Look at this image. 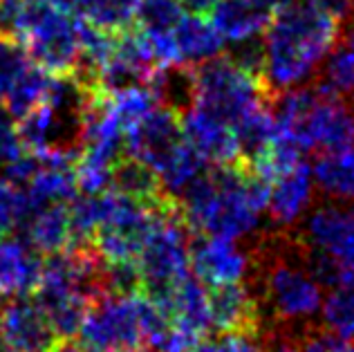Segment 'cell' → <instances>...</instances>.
<instances>
[{
  "label": "cell",
  "instance_id": "21",
  "mask_svg": "<svg viewBox=\"0 0 354 352\" xmlns=\"http://www.w3.org/2000/svg\"><path fill=\"white\" fill-rule=\"evenodd\" d=\"M110 189L126 193L130 198L142 200L146 205H162L166 198H171L162 187L160 175H157L148 164H144L142 160L130 157L126 153L121 155L113 166Z\"/></svg>",
  "mask_w": 354,
  "mask_h": 352
},
{
  "label": "cell",
  "instance_id": "34",
  "mask_svg": "<svg viewBox=\"0 0 354 352\" xmlns=\"http://www.w3.org/2000/svg\"><path fill=\"white\" fill-rule=\"evenodd\" d=\"M225 341L227 352H265L249 332H231V335H225Z\"/></svg>",
  "mask_w": 354,
  "mask_h": 352
},
{
  "label": "cell",
  "instance_id": "26",
  "mask_svg": "<svg viewBox=\"0 0 354 352\" xmlns=\"http://www.w3.org/2000/svg\"><path fill=\"white\" fill-rule=\"evenodd\" d=\"M184 14L180 0H139L135 25L148 36H173Z\"/></svg>",
  "mask_w": 354,
  "mask_h": 352
},
{
  "label": "cell",
  "instance_id": "35",
  "mask_svg": "<svg viewBox=\"0 0 354 352\" xmlns=\"http://www.w3.org/2000/svg\"><path fill=\"white\" fill-rule=\"evenodd\" d=\"M189 352H227V341L213 339V337H202L195 341Z\"/></svg>",
  "mask_w": 354,
  "mask_h": 352
},
{
  "label": "cell",
  "instance_id": "7",
  "mask_svg": "<svg viewBox=\"0 0 354 352\" xmlns=\"http://www.w3.org/2000/svg\"><path fill=\"white\" fill-rule=\"evenodd\" d=\"M184 142L182 115L169 106L157 104L133 131L124 135V153L160 173Z\"/></svg>",
  "mask_w": 354,
  "mask_h": 352
},
{
  "label": "cell",
  "instance_id": "23",
  "mask_svg": "<svg viewBox=\"0 0 354 352\" xmlns=\"http://www.w3.org/2000/svg\"><path fill=\"white\" fill-rule=\"evenodd\" d=\"M50 83H52V74L48 70L41 68L39 63H34V61L27 63L3 99L5 110L14 117V122H18V119L30 113L34 106H39L41 101H45Z\"/></svg>",
  "mask_w": 354,
  "mask_h": 352
},
{
  "label": "cell",
  "instance_id": "27",
  "mask_svg": "<svg viewBox=\"0 0 354 352\" xmlns=\"http://www.w3.org/2000/svg\"><path fill=\"white\" fill-rule=\"evenodd\" d=\"M110 104H113V110L121 124V131L126 135L157 106V99L153 95V90L148 88V83H137V86H128L110 92Z\"/></svg>",
  "mask_w": 354,
  "mask_h": 352
},
{
  "label": "cell",
  "instance_id": "5",
  "mask_svg": "<svg viewBox=\"0 0 354 352\" xmlns=\"http://www.w3.org/2000/svg\"><path fill=\"white\" fill-rule=\"evenodd\" d=\"M144 292H106L88 308L79 341L99 352H148L142 326Z\"/></svg>",
  "mask_w": 354,
  "mask_h": 352
},
{
  "label": "cell",
  "instance_id": "1",
  "mask_svg": "<svg viewBox=\"0 0 354 352\" xmlns=\"http://www.w3.org/2000/svg\"><path fill=\"white\" fill-rule=\"evenodd\" d=\"M341 32L343 23L316 0H281L263 36V79L272 97L310 79Z\"/></svg>",
  "mask_w": 354,
  "mask_h": 352
},
{
  "label": "cell",
  "instance_id": "37",
  "mask_svg": "<svg viewBox=\"0 0 354 352\" xmlns=\"http://www.w3.org/2000/svg\"><path fill=\"white\" fill-rule=\"evenodd\" d=\"M54 352H99V350L86 346L83 341L68 339V341H61V344L57 346V350H54Z\"/></svg>",
  "mask_w": 354,
  "mask_h": 352
},
{
  "label": "cell",
  "instance_id": "28",
  "mask_svg": "<svg viewBox=\"0 0 354 352\" xmlns=\"http://www.w3.org/2000/svg\"><path fill=\"white\" fill-rule=\"evenodd\" d=\"M139 0H86L79 18L92 23L99 30L121 32L135 23Z\"/></svg>",
  "mask_w": 354,
  "mask_h": 352
},
{
  "label": "cell",
  "instance_id": "36",
  "mask_svg": "<svg viewBox=\"0 0 354 352\" xmlns=\"http://www.w3.org/2000/svg\"><path fill=\"white\" fill-rule=\"evenodd\" d=\"M184 9L189 14H200V16H211L213 7H216L218 0H180Z\"/></svg>",
  "mask_w": 354,
  "mask_h": 352
},
{
  "label": "cell",
  "instance_id": "13",
  "mask_svg": "<svg viewBox=\"0 0 354 352\" xmlns=\"http://www.w3.org/2000/svg\"><path fill=\"white\" fill-rule=\"evenodd\" d=\"M319 90V88H316ZM321 92V90H319ZM312 153L346 151L354 146V104L321 92L310 115Z\"/></svg>",
  "mask_w": 354,
  "mask_h": 352
},
{
  "label": "cell",
  "instance_id": "25",
  "mask_svg": "<svg viewBox=\"0 0 354 352\" xmlns=\"http://www.w3.org/2000/svg\"><path fill=\"white\" fill-rule=\"evenodd\" d=\"M321 321L328 332L354 341V279L332 287L321 305Z\"/></svg>",
  "mask_w": 354,
  "mask_h": 352
},
{
  "label": "cell",
  "instance_id": "12",
  "mask_svg": "<svg viewBox=\"0 0 354 352\" xmlns=\"http://www.w3.org/2000/svg\"><path fill=\"white\" fill-rule=\"evenodd\" d=\"M43 263L27 240L0 236V299L32 296L41 283Z\"/></svg>",
  "mask_w": 354,
  "mask_h": 352
},
{
  "label": "cell",
  "instance_id": "2",
  "mask_svg": "<svg viewBox=\"0 0 354 352\" xmlns=\"http://www.w3.org/2000/svg\"><path fill=\"white\" fill-rule=\"evenodd\" d=\"M191 229L182 216L177 198L169 200L157 213L146 243L135 258L142 292L160 305L184 276L191 274Z\"/></svg>",
  "mask_w": 354,
  "mask_h": 352
},
{
  "label": "cell",
  "instance_id": "11",
  "mask_svg": "<svg viewBox=\"0 0 354 352\" xmlns=\"http://www.w3.org/2000/svg\"><path fill=\"white\" fill-rule=\"evenodd\" d=\"M184 137L195 151L207 162L213 164H231L240 160V144L236 128L213 117L200 106H191L182 115Z\"/></svg>",
  "mask_w": 354,
  "mask_h": 352
},
{
  "label": "cell",
  "instance_id": "24",
  "mask_svg": "<svg viewBox=\"0 0 354 352\" xmlns=\"http://www.w3.org/2000/svg\"><path fill=\"white\" fill-rule=\"evenodd\" d=\"M314 86L328 97L354 101V52L343 43L334 45L325 57Z\"/></svg>",
  "mask_w": 354,
  "mask_h": 352
},
{
  "label": "cell",
  "instance_id": "15",
  "mask_svg": "<svg viewBox=\"0 0 354 352\" xmlns=\"http://www.w3.org/2000/svg\"><path fill=\"white\" fill-rule=\"evenodd\" d=\"M211 301V323L216 332H249L254 335L258 328V305L254 294L242 283L220 285L209 290Z\"/></svg>",
  "mask_w": 354,
  "mask_h": 352
},
{
  "label": "cell",
  "instance_id": "16",
  "mask_svg": "<svg viewBox=\"0 0 354 352\" xmlns=\"http://www.w3.org/2000/svg\"><path fill=\"white\" fill-rule=\"evenodd\" d=\"M162 310L169 314L175 323H180L182 328L191 330L195 337H207L213 328L209 287L193 274L184 276V279L173 287L171 294L166 296Z\"/></svg>",
  "mask_w": 354,
  "mask_h": 352
},
{
  "label": "cell",
  "instance_id": "22",
  "mask_svg": "<svg viewBox=\"0 0 354 352\" xmlns=\"http://www.w3.org/2000/svg\"><path fill=\"white\" fill-rule=\"evenodd\" d=\"M30 196L34 209L52 202H72L79 196L74 164H50L43 162L34 178L23 187Z\"/></svg>",
  "mask_w": 354,
  "mask_h": 352
},
{
  "label": "cell",
  "instance_id": "39",
  "mask_svg": "<svg viewBox=\"0 0 354 352\" xmlns=\"http://www.w3.org/2000/svg\"><path fill=\"white\" fill-rule=\"evenodd\" d=\"M272 352H301V348L292 344V341H283V344H276Z\"/></svg>",
  "mask_w": 354,
  "mask_h": 352
},
{
  "label": "cell",
  "instance_id": "17",
  "mask_svg": "<svg viewBox=\"0 0 354 352\" xmlns=\"http://www.w3.org/2000/svg\"><path fill=\"white\" fill-rule=\"evenodd\" d=\"M272 14V9L254 0H218L211 12V23L225 41L240 43L256 39L260 32H265Z\"/></svg>",
  "mask_w": 354,
  "mask_h": 352
},
{
  "label": "cell",
  "instance_id": "8",
  "mask_svg": "<svg viewBox=\"0 0 354 352\" xmlns=\"http://www.w3.org/2000/svg\"><path fill=\"white\" fill-rule=\"evenodd\" d=\"M303 236L307 247L321 249L354 274V202H328L310 211Z\"/></svg>",
  "mask_w": 354,
  "mask_h": 352
},
{
  "label": "cell",
  "instance_id": "33",
  "mask_svg": "<svg viewBox=\"0 0 354 352\" xmlns=\"http://www.w3.org/2000/svg\"><path fill=\"white\" fill-rule=\"evenodd\" d=\"M301 352H354V341L341 339L332 332H323V335L307 337Z\"/></svg>",
  "mask_w": 354,
  "mask_h": 352
},
{
  "label": "cell",
  "instance_id": "3",
  "mask_svg": "<svg viewBox=\"0 0 354 352\" xmlns=\"http://www.w3.org/2000/svg\"><path fill=\"white\" fill-rule=\"evenodd\" d=\"M193 106H200L234 128L258 106L272 104L274 99L265 79L238 66L229 54H218L200 66H193Z\"/></svg>",
  "mask_w": 354,
  "mask_h": 352
},
{
  "label": "cell",
  "instance_id": "14",
  "mask_svg": "<svg viewBox=\"0 0 354 352\" xmlns=\"http://www.w3.org/2000/svg\"><path fill=\"white\" fill-rule=\"evenodd\" d=\"M314 178L312 166L305 160L298 162L290 173L272 182L267 213L278 227H292L312 207L314 200Z\"/></svg>",
  "mask_w": 354,
  "mask_h": 352
},
{
  "label": "cell",
  "instance_id": "40",
  "mask_svg": "<svg viewBox=\"0 0 354 352\" xmlns=\"http://www.w3.org/2000/svg\"><path fill=\"white\" fill-rule=\"evenodd\" d=\"M0 352H12V350L7 348V344H5V341H3V337H0Z\"/></svg>",
  "mask_w": 354,
  "mask_h": 352
},
{
  "label": "cell",
  "instance_id": "9",
  "mask_svg": "<svg viewBox=\"0 0 354 352\" xmlns=\"http://www.w3.org/2000/svg\"><path fill=\"white\" fill-rule=\"evenodd\" d=\"M0 337L12 352H54L61 344L34 296H14L0 305Z\"/></svg>",
  "mask_w": 354,
  "mask_h": 352
},
{
  "label": "cell",
  "instance_id": "18",
  "mask_svg": "<svg viewBox=\"0 0 354 352\" xmlns=\"http://www.w3.org/2000/svg\"><path fill=\"white\" fill-rule=\"evenodd\" d=\"M70 202H52L34 209L30 220L25 222V240L39 254H57L70 247Z\"/></svg>",
  "mask_w": 354,
  "mask_h": 352
},
{
  "label": "cell",
  "instance_id": "19",
  "mask_svg": "<svg viewBox=\"0 0 354 352\" xmlns=\"http://www.w3.org/2000/svg\"><path fill=\"white\" fill-rule=\"evenodd\" d=\"M175 45L184 66H200L218 54L225 52V39L216 30V25L207 21V16L184 14L180 25L175 27Z\"/></svg>",
  "mask_w": 354,
  "mask_h": 352
},
{
  "label": "cell",
  "instance_id": "38",
  "mask_svg": "<svg viewBox=\"0 0 354 352\" xmlns=\"http://www.w3.org/2000/svg\"><path fill=\"white\" fill-rule=\"evenodd\" d=\"M346 25H348V30H346V34H343V41L341 43L354 52V21L352 23H346Z\"/></svg>",
  "mask_w": 354,
  "mask_h": 352
},
{
  "label": "cell",
  "instance_id": "20",
  "mask_svg": "<svg viewBox=\"0 0 354 352\" xmlns=\"http://www.w3.org/2000/svg\"><path fill=\"white\" fill-rule=\"evenodd\" d=\"M314 187L334 202H354V146L319 153L312 166Z\"/></svg>",
  "mask_w": 354,
  "mask_h": 352
},
{
  "label": "cell",
  "instance_id": "6",
  "mask_svg": "<svg viewBox=\"0 0 354 352\" xmlns=\"http://www.w3.org/2000/svg\"><path fill=\"white\" fill-rule=\"evenodd\" d=\"M265 299L281 321H307L321 312L325 296L307 267L276 261L265 276Z\"/></svg>",
  "mask_w": 354,
  "mask_h": 352
},
{
  "label": "cell",
  "instance_id": "10",
  "mask_svg": "<svg viewBox=\"0 0 354 352\" xmlns=\"http://www.w3.org/2000/svg\"><path fill=\"white\" fill-rule=\"evenodd\" d=\"M249 254L234 238L202 236L191 243V274L209 287L242 283L249 272Z\"/></svg>",
  "mask_w": 354,
  "mask_h": 352
},
{
  "label": "cell",
  "instance_id": "30",
  "mask_svg": "<svg viewBox=\"0 0 354 352\" xmlns=\"http://www.w3.org/2000/svg\"><path fill=\"white\" fill-rule=\"evenodd\" d=\"M30 61V54L21 41L0 36V101L5 99L12 83Z\"/></svg>",
  "mask_w": 354,
  "mask_h": 352
},
{
  "label": "cell",
  "instance_id": "29",
  "mask_svg": "<svg viewBox=\"0 0 354 352\" xmlns=\"http://www.w3.org/2000/svg\"><path fill=\"white\" fill-rule=\"evenodd\" d=\"M32 213L34 205L27 191L7 178H0V236L23 229Z\"/></svg>",
  "mask_w": 354,
  "mask_h": 352
},
{
  "label": "cell",
  "instance_id": "31",
  "mask_svg": "<svg viewBox=\"0 0 354 352\" xmlns=\"http://www.w3.org/2000/svg\"><path fill=\"white\" fill-rule=\"evenodd\" d=\"M25 151L21 144V137L16 131V122L14 117L7 113V110H0V166H5L16 160L18 155Z\"/></svg>",
  "mask_w": 354,
  "mask_h": 352
},
{
  "label": "cell",
  "instance_id": "32",
  "mask_svg": "<svg viewBox=\"0 0 354 352\" xmlns=\"http://www.w3.org/2000/svg\"><path fill=\"white\" fill-rule=\"evenodd\" d=\"M25 3L27 0H0V36L18 41Z\"/></svg>",
  "mask_w": 354,
  "mask_h": 352
},
{
  "label": "cell",
  "instance_id": "4",
  "mask_svg": "<svg viewBox=\"0 0 354 352\" xmlns=\"http://www.w3.org/2000/svg\"><path fill=\"white\" fill-rule=\"evenodd\" d=\"M18 41L34 63L50 74H72L81 57L79 18L52 7L48 0H27Z\"/></svg>",
  "mask_w": 354,
  "mask_h": 352
}]
</instances>
